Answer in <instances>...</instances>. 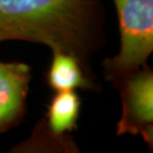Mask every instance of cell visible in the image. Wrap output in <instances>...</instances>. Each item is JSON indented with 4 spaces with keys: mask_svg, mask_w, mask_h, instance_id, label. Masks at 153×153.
Wrapping results in <instances>:
<instances>
[{
    "mask_svg": "<svg viewBox=\"0 0 153 153\" xmlns=\"http://www.w3.org/2000/svg\"><path fill=\"white\" fill-rule=\"evenodd\" d=\"M105 22L103 0H0V42L37 43L72 55L93 76Z\"/></svg>",
    "mask_w": 153,
    "mask_h": 153,
    "instance_id": "cell-1",
    "label": "cell"
},
{
    "mask_svg": "<svg viewBox=\"0 0 153 153\" xmlns=\"http://www.w3.org/2000/svg\"><path fill=\"white\" fill-rule=\"evenodd\" d=\"M81 111V99L76 91H56L45 115L48 127L54 133L62 135L74 131L78 126Z\"/></svg>",
    "mask_w": 153,
    "mask_h": 153,
    "instance_id": "cell-6",
    "label": "cell"
},
{
    "mask_svg": "<svg viewBox=\"0 0 153 153\" xmlns=\"http://www.w3.org/2000/svg\"><path fill=\"white\" fill-rule=\"evenodd\" d=\"M9 152L14 153H33V152H79V146L74 138L67 134H56L48 127L43 117L37 122L31 135L24 141L18 143Z\"/></svg>",
    "mask_w": 153,
    "mask_h": 153,
    "instance_id": "cell-7",
    "label": "cell"
},
{
    "mask_svg": "<svg viewBox=\"0 0 153 153\" xmlns=\"http://www.w3.org/2000/svg\"><path fill=\"white\" fill-rule=\"evenodd\" d=\"M120 47L102 61V75L111 85L147 65L153 52V0H114Z\"/></svg>",
    "mask_w": 153,
    "mask_h": 153,
    "instance_id": "cell-2",
    "label": "cell"
},
{
    "mask_svg": "<svg viewBox=\"0 0 153 153\" xmlns=\"http://www.w3.org/2000/svg\"><path fill=\"white\" fill-rule=\"evenodd\" d=\"M52 53L53 57L46 74L49 88L55 91H100V85L96 81L97 76L88 75L76 58L61 51H52Z\"/></svg>",
    "mask_w": 153,
    "mask_h": 153,
    "instance_id": "cell-5",
    "label": "cell"
},
{
    "mask_svg": "<svg viewBox=\"0 0 153 153\" xmlns=\"http://www.w3.org/2000/svg\"><path fill=\"white\" fill-rule=\"evenodd\" d=\"M118 91L122 111L116 135H140L153 148V71L145 65L112 85Z\"/></svg>",
    "mask_w": 153,
    "mask_h": 153,
    "instance_id": "cell-3",
    "label": "cell"
},
{
    "mask_svg": "<svg viewBox=\"0 0 153 153\" xmlns=\"http://www.w3.org/2000/svg\"><path fill=\"white\" fill-rule=\"evenodd\" d=\"M31 78V67L27 64L0 62V133L23 119Z\"/></svg>",
    "mask_w": 153,
    "mask_h": 153,
    "instance_id": "cell-4",
    "label": "cell"
}]
</instances>
